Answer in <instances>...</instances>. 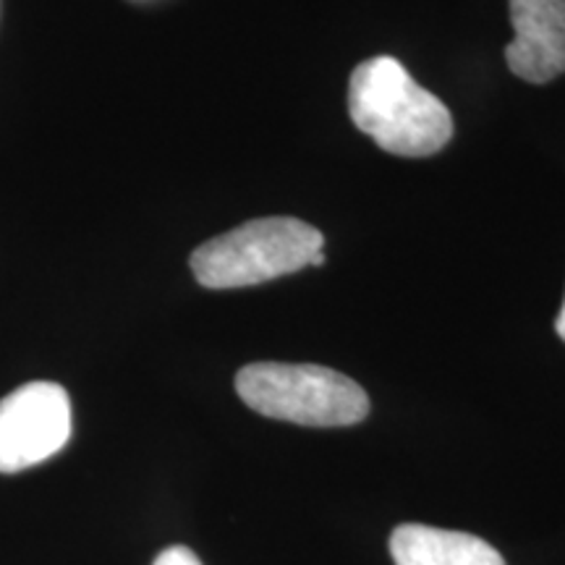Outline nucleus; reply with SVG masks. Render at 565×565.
<instances>
[{"label":"nucleus","instance_id":"nucleus-1","mask_svg":"<svg viewBox=\"0 0 565 565\" xmlns=\"http://www.w3.org/2000/svg\"><path fill=\"white\" fill-rule=\"evenodd\" d=\"M349 113L359 131L398 158H429L454 137V116L391 55L359 63L349 82Z\"/></svg>","mask_w":565,"mask_h":565},{"label":"nucleus","instance_id":"nucleus-2","mask_svg":"<svg viewBox=\"0 0 565 565\" xmlns=\"http://www.w3.org/2000/svg\"><path fill=\"white\" fill-rule=\"evenodd\" d=\"M322 246V233L299 217H259L204 242L192 254V273L212 291L249 288L303 270Z\"/></svg>","mask_w":565,"mask_h":565},{"label":"nucleus","instance_id":"nucleus-3","mask_svg":"<svg viewBox=\"0 0 565 565\" xmlns=\"http://www.w3.org/2000/svg\"><path fill=\"white\" fill-rule=\"evenodd\" d=\"M252 412L301 427H351L370 416V395L345 374L317 364L259 362L236 374Z\"/></svg>","mask_w":565,"mask_h":565},{"label":"nucleus","instance_id":"nucleus-4","mask_svg":"<svg viewBox=\"0 0 565 565\" xmlns=\"http://www.w3.org/2000/svg\"><path fill=\"white\" fill-rule=\"evenodd\" d=\"M71 437L68 393L26 383L0 401V475H19L53 458Z\"/></svg>","mask_w":565,"mask_h":565},{"label":"nucleus","instance_id":"nucleus-5","mask_svg":"<svg viewBox=\"0 0 565 565\" xmlns=\"http://www.w3.org/2000/svg\"><path fill=\"white\" fill-rule=\"evenodd\" d=\"M515 38L505 47L508 68L529 84L565 74V0H508Z\"/></svg>","mask_w":565,"mask_h":565},{"label":"nucleus","instance_id":"nucleus-6","mask_svg":"<svg viewBox=\"0 0 565 565\" xmlns=\"http://www.w3.org/2000/svg\"><path fill=\"white\" fill-rule=\"evenodd\" d=\"M395 565H505L490 542L475 534L404 524L391 534Z\"/></svg>","mask_w":565,"mask_h":565},{"label":"nucleus","instance_id":"nucleus-7","mask_svg":"<svg viewBox=\"0 0 565 565\" xmlns=\"http://www.w3.org/2000/svg\"><path fill=\"white\" fill-rule=\"evenodd\" d=\"M152 565H202V561L189 547L175 545V547L162 550V553L154 557Z\"/></svg>","mask_w":565,"mask_h":565},{"label":"nucleus","instance_id":"nucleus-8","mask_svg":"<svg viewBox=\"0 0 565 565\" xmlns=\"http://www.w3.org/2000/svg\"><path fill=\"white\" fill-rule=\"evenodd\" d=\"M555 330H557V335H561L565 341V301H563L561 315H557V320H555Z\"/></svg>","mask_w":565,"mask_h":565},{"label":"nucleus","instance_id":"nucleus-9","mask_svg":"<svg viewBox=\"0 0 565 565\" xmlns=\"http://www.w3.org/2000/svg\"><path fill=\"white\" fill-rule=\"evenodd\" d=\"M324 265V254L322 252H317L312 259H309V267H322Z\"/></svg>","mask_w":565,"mask_h":565}]
</instances>
